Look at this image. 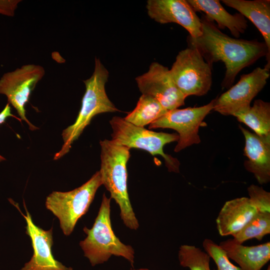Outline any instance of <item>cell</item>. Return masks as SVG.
Here are the masks:
<instances>
[{"instance_id":"1","label":"cell","mask_w":270,"mask_h":270,"mask_svg":"<svg viewBox=\"0 0 270 270\" xmlns=\"http://www.w3.org/2000/svg\"><path fill=\"white\" fill-rule=\"evenodd\" d=\"M202 34L188 38V46L196 48L204 60L212 66L223 62L226 71L222 82V88H230L237 74L263 56L267 61L264 66L270 68V51L264 42L233 38L223 33L214 22L202 14L200 18Z\"/></svg>"},{"instance_id":"2","label":"cell","mask_w":270,"mask_h":270,"mask_svg":"<svg viewBox=\"0 0 270 270\" xmlns=\"http://www.w3.org/2000/svg\"><path fill=\"white\" fill-rule=\"evenodd\" d=\"M101 166L100 170L102 184L110 194L120 208V216L124 225L136 230L139 223L134 212L128 190L126 165L130 148L112 140L100 142Z\"/></svg>"},{"instance_id":"3","label":"cell","mask_w":270,"mask_h":270,"mask_svg":"<svg viewBox=\"0 0 270 270\" xmlns=\"http://www.w3.org/2000/svg\"><path fill=\"white\" fill-rule=\"evenodd\" d=\"M108 78V70L100 60L96 58L92 76L84 80L86 91L78 116L74 122L62 131V136L64 144L60 150L55 154L54 160L60 159L70 151L72 144L78 138L94 116L102 113L119 111L110 100L106 92L105 84Z\"/></svg>"},{"instance_id":"4","label":"cell","mask_w":270,"mask_h":270,"mask_svg":"<svg viewBox=\"0 0 270 270\" xmlns=\"http://www.w3.org/2000/svg\"><path fill=\"white\" fill-rule=\"evenodd\" d=\"M110 198L102 196L101 205L91 228L84 227L86 237L80 242L92 266L108 261L112 256H122L133 266L134 251L132 246L120 242L112 230L110 221Z\"/></svg>"},{"instance_id":"5","label":"cell","mask_w":270,"mask_h":270,"mask_svg":"<svg viewBox=\"0 0 270 270\" xmlns=\"http://www.w3.org/2000/svg\"><path fill=\"white\" fill-rule=\"evenodd\" d=\"M102 184L99 170L80 186L66 192L54 191L46 197V208L58 218L65 236L72 234L78 220L88 212Z\"/></svg>"},{"instance_id":"6","label":"cell","mask_w":270,"mask_h":270,"mask_svg":"<svg viewBox=\"0 0 270 270\" xmlns=\"http://www.w3.org/2000/svg\"><path fill=\"white\" fill-rule=\"evenodd\" d=\"M110 123L112 129V140L130 148L142 149L152 156L160 155L164 158L168 171L179 172V162L164 152V145L178 141V134L150 130L119 116H114Z\"/></svg>"},{"instance_id":"7","label":"cell","mask_w":270,"mask_h":270,"mask_svg":"<svg viewBox=\"0 0 270 270\" xmlns=\"http://www.w3.org/2000/svg\"><path fill=\"white\" fill-rule=\"evenodd\" d=\"M178 88L186 98L208 93L212 84V66L198 50L188 46L180 51L170 70Z\"/></svg>"},{"instance_id":"8","label":"cell","mask_w":270,"mask_h":270,"mask_svg":"<svg viewBox=\"0 0 270 270\" xmlns=\"http://www.w3.org/2000/svg\"><path fill=\"white\" fill-rule=\"evenodd\" d=\"M214 99L199 107L175 108L168 112L150 124L148 128H171L178 134V140L174 151L178 152L200 142L198 130L205 117L214 109Z\"/></svg>"},{"instance_id":"9","label":"cell","mask_w":270,"mask_h":270,"mask_svg":"<svg viewBox=\"0 0 270 270\" xmlns=\"http://www.w3.org/2000/svg\"><path fill=\"white\" fill-rule=\"evenodd\" d=\"M270 76V69L258 67L240 76L238 82L218 98H214L213 110L224 115L234 116L250 108L252 99L264 88Z\"/></svg>"},{"instance_id":"10","label":"cell","mask_w":270,"mask_h":270,"mask_svg":"<svg viewBox=\"0 0 270 270\" xmlns=\"http://www.w3.org/2000/svg\"><path fill=\"white\" fill-rule=\"evenodd\" d=\"M44 74L42 66L28 64L4 74L0 79V94L6 96L8 103L15 108L20 120L26 121L32 130L38 128L27 119L24 106Z\"/></svg>"},{"instance_id":"11","label":"cell","mask_w":270,"mask_h":270,"mask_svg":"<svg viewBox=\"0 0 270 270\" xmlns=\"http://www.w3.org/2000/svg\"><path fill=\"white\" fill-rule=\"evenodd\" d=\"M136 80L142 94L154 98L168 110L184 104L186 98L175 84L170 70L158 62L152 63L148 70Z\"/></svg>"},{"instance_id":"12","label":"cell","mask_w":270,"mask_h":270,"mask_svg":"<svg viewBox=\"0 0 270 270\" xmlns=\"http://www.w3.org/2000/svg\"><path fill=\"white\" fill-rule=\"evenodd\" d=\"M146 7L149 16L158 23L178 24L193 38L202 34L200 18L187 0H148Z\"/></svg>"},{"instance_id":"13","label":"cell","mask_w":270,"mask_h":270,"mask_svg":"<svg viewBox=\"0 0 270 270\" xmlns=\"http://www.w3.org/2000/svg\"><path fill=\"white\" fill-rule=\"evenodd\" d=\"M16 208L24 218L26 225V233L30 238L33 248V254L30 260L20 270H72L54 258L52 248L53 245L52 228L46 230L36 226L28 210L25 202L24 206L26 214L21 212L19 207Z\"/></svg>"},{"instance_id":"14","label":"cell","mask_w":270,"mask_h":270,"mask_svg":"<svg viewBox=\"0 0 270 270\" xmlns=\"http://www.w3.org/2000/svg\"><path fill=\"white\" fill-rule=\"evenodd\" d=\"M245 138L244 162L246 170L252 173L260 184L270 180V134L258 136L239 126Z\"/></svg>"},{"instance_id":"15","label":"cell","mask_w":270,"mask_h":270,"mask_svg":"<svg viewBox=\"0 0 270 270\" xmlns=\"http://www.w3.org/2000/svg\"><path fill=\"white\" fill-rule=\"evenodd\" d=\"M258 212L248 198H239L226 202L216 220L219 234L222 236H232L240 230Z\"/></svg>"},{"instance_id":"16","label":"cell","mask_w":270,"mask_h":270,"mask_svg":"<svg viewBox=\"0 0 270 270\" xmlns=\"http://www.w3.org/2000/svg\"><path fill=\"white\" fill-rule=\"evenodd\" d=\"M219 246L228 258L239 266L240 270H261L270 260V242L254 246H245L228 239Z\"/></svg>"},{"instance_id":"17","label":"cell","mask_w":270,"mask_h":270,"mask_svg":"<svg viewBox=\"0 0 270 270\" xmlns=\"http://www.w3.org/2000/svg\"><path fill=\"white\" fill-rule=\"evenodd\" d=\"M194 10L203 12L206 17L216 21L218 28H228L232 35L238 38L248 28V21L240 14L228 12L218 0H187Z\"/></svg>"},{"instance_id":"18","label":"cell","mask_w":270,"mask_h":270,"mask_svg":"<svg viewBox=\"0 0 270 270\" xmlns=\"http://www.w3.org/2000/svg\"><path fill=\"white\" fill-rule=\"evenodd\" d=\"M225 5L237 10L249 19L262 34L270 51V0H222Z\"/></svg>"},{"instance_id":"19","label":"cell","mask_w":270,"mask_h":270,"mask_svg":"<svg viewBox=\"0 0 270 270\" xmlns=\"http://www.w3.org/2000/svg\"><path fill=\"white\" fill-rule=\"evenodd\" d=\"M233 116L258 136L270 134V104L262 100H256L252 106Z\"/></svg>"},{"instance_id":"20","label":"cell","mask_w":270,"mask_h":270,"mask_svg":"<svg viewBox=\"0 0 270 270\" xmlns=\"http://www.w3.org/2000/svg\"><path fill=\"white\" fill-rule=\"evenodd\" d=\"M167 112L168 110L154 98L142 94L136 108L124 118L136 126L144 127L160 118Z\"/></svg>"},{"instance_id":"21","label":"cell","mask_w":270,"mask_h":270,"mask_svg":"<svg viewBox=\"0 0 270 270\" xmlns=\"http://www.w3.org/2000/svg\"><path fill=\"white\" fill-rule=\"evenodd\" d=\"M270 233V212H258L240 230L232 236V239L236 242L242 244L252 238L261 240Z\"/></svg>"},{"instance_id":"22","label":"cell","mask_w":270,"mask_h":270,"mask_svg":"<svg viewBox=\"0 0 270 270\" xmlns=\"http://www.w3.org/2000/svg\"><path fill=\"white\" fill-rule=\"evenodd\" d=\"M180 264L190 270H210V257L206 252L194 246L182 245L179 248Z\"/></svg>"},{"instance_id":"23","label":"cell","mask_w":270,"mask_h":270,"mask_svg":"<svg viewBox=\"0 0 270 270\" xmlns=\"http://www.w3.org/2000/svg\"><path fill=\"white\" fill-rule=\"evenodd\" d=\"M202 246L206 252L214 260L217 266L216 270H240L233 264L227 256L226 252L219 246L210 239H205Z\"/></svg>"},{"instance_id":"24","label":"cell","mask_w":270,"mask_h":270,"mask_svg":"<svg viewBox=\"0 0 270 270\" xmlns=\"http://www.w3.org/2000/svg\"><path fill=\"white\" fill-rule=\"evenodd\" d=\"M250 200L258 212H270V193L262 187L251 184L248 188Z\"/></svg>"},{"instance_id":"25","label":"cell","mask_w":270,"mask_h":270,"mask_svg":"<svg viewBox=\"0 0 270 270\" xmlns=\"http://www.w3.org/2000/svg\"><path fill=\"white\" fill-rule=\"evenodd\" d=\"M20 0H0V14L14 16Z\"/></svg>"},{"instance_id":"26","label":"cell","mask_w":270,"mask_h":270,"mask_svg":"<svg viewBox=\"0 0 270 270\" xmlns=\"http://www.w3.org/2000/svg\"><path fill=\"white\" fill-rule=\"evenodd\" d=\"M9 116L14 117L20 121H21L20 119H19L12 114L11 107L10 104L8 103L4 110L0 112V124L4 123L6 118ZM5 160L6 158L0 155V162Z\"/></svg>"},{"instance_id":"27","label":"cell","mask_w":270,"mask_h":270,"mask_svg":"<svg viewBox=\"0 0 270 270\" xmlns=\"http://www.w3.org/2000/svg\"><path fill=\"white\" fill-rule=\"evenodd\" d=\"M130 270H149L146 269V268H140V269H133V268H132Z\"/></svg>"},{"instance_id":"28","label":"cell","mask_w":270,"mask_h":270,"mask_svg":"<svg viewBox=\"0 0 270 270\" xmlns=\"http://www.w3.org/2000/svg\"><path fill=\"white\" fill-rule=\"evenodd\" d=\"M266 270H270V265H268V268L266 269Z\"/></svg>"}]
</instances>
